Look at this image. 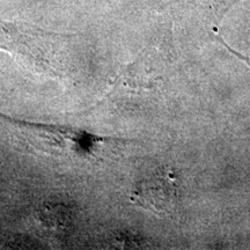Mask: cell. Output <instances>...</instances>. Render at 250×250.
<instances>
[{"mask_svg": "<svg viewBox=\"0 0 250 250\" xmlns=\"http://www.w3.org/2000/svg\"><path fill=\"white\" fill-rule=\"evenodd\" d=\"M132 201L159 215L177 210L180 203V182L170 167H164L138 183Z\"/></svg>", "mask_w": 250, "mask_h": 250, "instance_id": "1", "label": "cell"}, {"mask_svg": "<svg viewBox=\"0 0 250 250\" xmlns=\"http://www.w3.org/2000/svg\"><path fill=\"white\" fill-rule=\"evenodd\" d=\"M212 8L214 9V13L218 17H221L228 8L230 7L233 4H235L239 0H210Z\"/></svg>", "mask_w": 250, "mask_h": 250, "instance_id": "2", "label": "cell"}]
</instances>
